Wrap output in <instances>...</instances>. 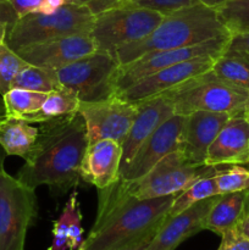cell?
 <instances>
[{
    "label": "cell",
    "mask_w": 249,
    "mask_h": 250,
    "mask_svg": "<svg viewBox=\"0 0 249 250\" xmlns=\"http://www.w3.org/2000/svg\"><path fill=\"white\" fill-rule=\"evenodd\" d=\"M176 195L138 199L122 180L99 189L97 217L77 250H121L151 239L165 221Z\"/></svg>",
    "instance_id": "obj_1"
},
{
    "label": "cell",
    "mask_w": 249,
    "mask_h": 250,
    "mask_svg": "<svg viewBox=\"0 0 249 250\" xmlns=\"http://www.w3.org/2000/svg\"><path fill=\"white\" fill-rule=\"evenodd\" d=\"M87 146V129L80 112L42 122L36 144L16 178L34 190L48 186L56 192H67L81 178Z\"/></svg>",
    "instance_id": "obj_2"
},
{
    "label": "cell",
    "mask_w": 249,
    "mask_h": 250,
    "mask_svg": "<svg viewBox=\"0 0 249 250\" xmlns=\"http://www.w3.org/2000/svg\"><path fill=\"white\" fill-rule=\"evenodd\" d=\"M222 37L232 34L219 19L216 10L198 2L165 15L149 36L122 46L115 58L120 65H126L153 51L186 48Z\"/></svg>",
    "instance_id": "obj_3"
},
{
    "label": "cell",
    "mask_w": 249,
    "mask_h": 250,
    "mask_svg": "<svg viewBox=\"0 0 249 250\" xmlns=\"http://www.w3.org/2000/svg\"><path fill=\"white\" fill-rule=\"evenodd\" d=\"M165 93L172 102L175 115L183 116L195 111L242 116L249 102V90L216 77L210 70Z\"/></svg>",
    "instance_id": "obj_4"
},
{
    "label": "cell",
    "mask_w": 249,
    "mask_h": 250,
    "mask_svg": "<svg viewBox=\"0 0 249 250\" xmlns=\"http://www.w3.org/2000/svg\"><path fill=\"white\" fill-rule=\"evenodd\" d=\"M93 23L94 15L87 7L67 2L53 14L33 12L17 19L9 27L5 43L16 51L61 37L90 33Z\"/></svg>",
    "instance_id": "obj_5"
},
{
    "label": "cell",
    "mask_w": 249,
    "mask_h": 250,
    "mask_svg": "<svg viewBox=\"0 0 249 250\" xmlns=\"http://www.w3.org/2000/svg\"><path fill=\"white\" fill-rule=\"evenodd\" d=\"M163 15L148 9L119 6L94 16L90 37L97 50L115 56L122 46L144 39L155 29Z\"/></svg>",
    "instance_id": "obj_6"
},
{
    "label": "cell",
    "mask_w": 249,
    "mask_h": 250,
    "mask_svg": "<svg viewBox=\"0 0 249 250\" xmlns=\"http://www.w3.org/2000/svg\"><path fill=\"white\" fill-rule=\"evenodd\" d=\"M34 192L0 170V250H24L27 232L38 214Z\"/></svg>",
    "instance_id": "obj_7"
},
{
    "label": "cell",
    "mask_w": 249,
    "mask_h": 250,
    "mask_svg": "<svg viewBox=\"0 0 249 250\" xmlns=\"http://www.w3.org/2000/svg\"><path fill=\"white\" fill-rule=\"evenodd\" d=\"M120 63L106 51H94L56 70L61 87L75 93L81 102H99L116 94L115 78Z\"/></svg>",
    "instance_id": "obj_8"
},
{
    "label": "cell",
    "mask_w": 249,
    "mask_h": 250,
    "mask_svg": "<svg viewBox=\"0 0 249 250\" xmlns=\"http://www.w3.org/2000/svg\"><path fill=\"white\" fill-rule=\"evenodd\" d=\"M211 168L214 167L190 165L177 150L159 161L143 177L129 182L122 180V182L127 192L133 197L138 199H154L180 194Z\"/></svg>",
    "instance_id": "obj_9"
},
{
    "label": "cell",
    "mask_w": 249,
    "mask_h": 250,
    "mask_svg": "<svg viewBox=\"0 0 249 250\" xmlns=\"http://www.w3.org/2000/svg\"><path fill=\"white\" fill-rule=\"evenodd\" d=\"M231 38L232 37H222V38L211 39V41L204 42L197 45L186 46V48L153 51L126 65H120L116 78H115L116 94L128 88L137 81L153 75L168 66L182 62V61L198 58V56H217L219 58L228 48Z\"/></svg>",
    "instance_id": "obj_10"
},
{
    "label": "cell",
    "mask_w": 249,
    "mask_h": 250,
    "mask_svg": "<svg viewBox=\"0 0 249 250\" xmlns=\"http://www.w3.org/2000/svg\"><path fill=\"white\" fill-rule=\"evenodd\" d=\"M137 111V103L116 94L99 102H81L78 112L84 120L88 144L104 139L124 143Z\"/></svg>",
    "instance_id": "obj_11"
},
{
    "label": "cell",
    "mask_w": 249,
    "mask_h": 250,
    "mask_svg": "<svg viewBox=\"0 0 249 250\" xmlns=\"http://www.w3.org/2000/svg\"><path fill=\"white\" fill-rule=\"evenodd\" d=\"M216 59L217 56H198V58L168 66L153 75L137 81L136 83L116 95L132 103L142 102L155 95H160L182 84L190 78L197 77L211 70Z\"/></svg>",
    "instance_id": "obj_12"
},
{
    "label": "cell",
    "mask_w": 249,
    "mask_h": 250,
    "mask_svg": "<svg viewBox=\"0 0 249 250\" xmlns=\"http://www.w3.org/2000/svg\"><path fill=\"white\" fill-rule=\"evenodd\" d=\"M186 116L173 115L166 120L151 136L145 139L131 163L120 173L119 178L136 181L148 173L165 156L178 150L180 137Z\"/></svg>",
    "instance_id": "obj_13"
},
{
    "label": "cell",
    "mask_w": 249,
    "mask_h": 250,
    "mask_svg": "<svg viewBox=\"0 0 249 250\" xmlns=\"http://www.w3.org/2000/svg\"><path fill=\"white\" fill-rule=\"evenodd\" d=\"M97 51L90 33L73 34L19 49L16 53L29 65L59 70Z\"/></svg>",
    "instance_id": "obj_14"
},
{
    "label": "cell",
    "mask_w": 249,
    "mask_h": 250,
    "mask_svg": "<svg viewBox=\"0 0 249 250\" xmlns=\"http://www.w3.org/2000/svg\"><path fill=\"white\" fill-rule=\"evenodd\" d=\"M137 105H138V111L134 117L133 124L124 143L121 144L122 158L120 173L128 166L145 139L151 136L166 120L175 115V107L166 93L137 102Z\"/></svg>",
    "instance_id": "obj_15"
},
{
    "label": "cell",
    "mask_w": 249,
    "mask_h": 250,
    "mask_svg": "<svg viewBox=\"0 0 249 250\" xmlns=\"http://www.w3.org/2000/svg\"><path fill=\"white\" fill-rule=\"evenodd\" d=\"M229 117L222 112L209 111H195L186 116L178 151L190 165L205 166L209 146Z\"/></svg>",
    "instance_id": "obj_16"
},
{
    "label": "cell",
    "mask_w": 249,
    "mask_h": 250,
    "mask_svg": "<svg viewBox=\"0 0 249 250\" xmlns=\"http://www.w3.org/2000/svg\"><path fill=\"white\" fill-rule=\"evenodd\" d=\"M249 164V121L229 117L208 150L205 166L219 167Z\"/></svg>",
    "instance_id": "obj_17"
},
{
    "label": "cell",
    "mask_w": 249,
    "mask_h": 250,
    "mask_svg": "<svg viewBox=\"0 0 249 250\" xmlns=\"http://www.w3.org/2000/svg\"><path fill=\"white\" fill-rule=\"evenodd\" d=\"M215 198L216 195L192 205L175 216L166 217L145 250H176L186 239L203 231V220Z\"/></svg>",
    "instance_id": "obj_18"
},
{
    "label": "cell",
    "mask_w": 249,
    "mask_h": 250,
    "mask_svg": "<svg viewBox=\"0 0 249 250\" xmlns=\"http://www.w3.org/2000/svg\"><path fill=\"white\" fill-rule=\"evenodd\" d=\"M122 158V146L111 139L88 144L81 164V178L98 189L117 181Z\"/></svg>",
    "instance_id": "obj_19"
},
{
    "label": "cell",
    "mask_w": 249,
    "mask_h": 250,
    "mask_svg": "<svg viewBox=\"0 0 249 250\" xmlns=\"http://www.w3.org/2000/svg\"><path fill=\"white\" fill-rule=\"evenodd\" d=\"M249 212V189L217 194L203 220V229L221 237L233 229Z\"/></svg>",
    "instance_id": "obj_20"
},
{
    "label": "cell",
    "mask_w": 249,
    "mask_h": 250,
    "mask_svg": "<svg viewBox=\"0 0 249 250\" xmlns=\"http://www.w3.org/2000/svg\"><path fill=\"white\" fill-rule=\"evenodd\" d=\"M39 134V127L22 119L5 117L0 124V146L6 155L26 159L33 149Z\"/></svg>",
    "instance_id": "obj_21"
},
{
    "label": "cell",
    "mask_w": 249,
    "mask_h": 250,
    "mask_svg": "<svg viewBox=\"0 0 249 250\" xmlns=\"http://www.w3.org/2000/svg\"><path fill=\"white\" fill-rule=\"evenodd\" d=\"M216 77L249 90V53L227 48L211 67Z\"/></svg>",
    "instance_id": "obj_22"
},
{
    "label": "cell",
    "mask_w": 249,
    "mask_h": 250,
    "mask_svg": "<svg viewBox=\"0 0 249 250\" xmlns=\"http://www.w3.org/2000/svg\"><path fill=\"white\" fill-rule=\"evenodd\" d=\"M81 100L78 99L77 95L70 89L62 87L48 93L41 109L27 115L23 120L31 124H42L49 120L78 112Z\"/></svg>",
    "instance_id": "obj_23"
},
{
    "label": "cell",
    "mask_w": 249,
    "mask_h": 250,
    "mask_svg": "<svg viewBox=\"0 0 249 250\" xmlns=\"http://www.w3.org/2000/svg\"><path fill=\"white\" fill-rule=\"evenodd\" d=\"M216 171L217 167L211 168L209 172L203 175L202 177L197 178L192 185L188 186L180 194L176 195L166 217L175 216V215L185 211L186 209L202 202V200L220 194L219 189H217L216 178H215Z\"/></svg>",
    "instance_id": "obj_24"
},
{
    "label": "cell",
    "mask_w": 249,
    "mask_h": 250,
    "mask_svg": "<svg viewBox=\"0 0 249 250\" xmlns=\"http://www.w3.org/2000/svg\"><path fill=\"white\" fill-rule=\"evenodd\" d=\"M11 88L32 90L39 93H50L60 89L61 84L59 82L56 70L53 68L39 67L34 65H27L22 68L12 82Z\"/></svg>",
    "instance_id": "obj_25"
},
{
    "label": "cell",
    "mask_w": 249,
    "mask_h": 250,
    "mask_svg": "<svg viewBox=\"0 0 249 250\" xmlns=\"http://www.w3.org/2000/svg\"><path fill=\"white\" fill-rule=\"evenodd\" d=\"M48 93L32 92V90L11 88L2 95L5 117L7 119H22L27 115L41 109Z\"/></svg>",
    "instance_id": "obj_26"
},
{
    "label": "cell",
    "mask_w": 249,
    "mask_h": 250,
    "mask_svg": "<svg viewBox=\"0 0 249 250\" xmlns=\"http://www.w3.org/2000/svg\"><path fill=\"white\" fill-rule=\"evenodd\" d=\"M215 10L232 36L249 33V0H227Z\"/></svg>",
    "instance_id": "obj_27"
},
{
    "label": "cell",
    "mask_w": 249,
    "mask_h": 250,
    "mask_svg": "<svg viewBox=\"0 0 249 250\" xmlns=\"http://www.w3.org/2000/svg\"><path fill=\"white\" fill-rule=\"evenodd\" d=\"M77 190H73L59 219L54 222L53 242L48 250H68V232L73 215L80 210Z\"/></svg>",
    "instance_id": "obj_28"
},
{
    "label": "cell",
    "mask_w": 249,
    "mask_h": 250,
    "mask_svg": "<svg viewBox=\"0 0 249 250\" xmlns=\"http://www.w3.org/2000/svg\"><path fill=\"white\" fill-rule=\"evenodd\" d=\"M27 65L28 63L6 43L0 45V95L1 97L11 89V84L17 73Z\"/></svg>",
    "instance_id": "obj_29"
},
{
    "label": "cell",
    "mask_w": 249,
    "mask_h": 250,
    "mask_svg": "<svg viewBox=\"0 0 249 250\" xmlns=\"http://www.w3.org/2000/svg\"><path fill=\"white\" fill-rule=\"evenodd\" d=\"M215 178L220 194L249 189V170L241 165H232L222 170L217 168Z\"/></svg>",
    "instance_id": "obj_30"
},
{
    "label": "cell",
    "mask_w": 249,
    "mask_h": 250,
    "mask_svg": "<svg viewBox=\"0 0 249 250\" xmlns=\"http://www.w3.org/2000/svg\"><path fill=\"white\" fill-rule=\"evenodd\" d=\"M198 0H121L120 6H131L156 11L163 16L173 11L198 4Z\"/></svg>",
    "instance_id": "obj_31"
},
{
    "label": "cell",
    "mask_w": 249,
    "mask_h": 250,
    "mask_svg": "<svg viewBox=\"0 0 249 250\" xmlns=\"http://www.w3.org/2000/svg\"><path fill=\"white\" fill-rule=\"evenodd\" d=\"M217 250H249V239L239 234L236 229H229L221 236Z\"/></svg>",
    "instance_id": "obj_32"
},
{
    "label": "cell",
    "mask_w": 249,
    "mask_h": 250,
    "mask_svg": "<svg viewBox=\"0 0 249 250\" xmlns=\"http://www.w3.org/2000/svg\"><path fill=\"white\" fill-rule=\"evenodd\" d=\"M67 2L83 5L87 7L93 15L102 14L114 7H119L121 4V0H67Z\"/></svg>",
    "instance_id": "obj_33"
},
{
    "label": "cell",
    "mask_w": 249,
    "mask_h": 250,
    "mask_svg": "<svg viewBox=\"0 0 249 250\" xmlns=\"http://www.w3.org/2000/svg\"><path fill=\"white\" fill-rule=\"evenodd\" d=\"M7 1L16 12L17 17L21 19L28 14L38 12L43 0H7Z\"/></svg>",
    "instance_id": "obj_34"
},
{
    "label": "cell",
    "mask_w": 249,
    "mask_h": 250,
    "mask_svg": "<svg viewBox=\"0 0 249 250\" xmlns=\"http://www.w3.org/2000/svg\"><path fill=\"white\" fill-rule=\"evenodd\" d=\"M17 15L7 0H0V22H6L10 26L17 21Z\"/></svg>",
    "instance_id": "obj_35"
},
{
    "label": "cell",
    "mask_w": 249,
    "mask_h": 250,
    "mask_svg": "<svg viewBox=\"0 0 249 250\" xmlns=\"http://www.w3.org/2000/svg\"><path fill=\"white\" fill-rule=\"evenodd\" d=\"M228 48L238 49V50H243L249 53V33L232 36L228 44Z\"/></svg>",
    "instance_id": "obj_36"
},
{
    "label": "cell",
    "mask_w": 249,
    "mask_h": 250,
    "mask_svg": "<svg viewBox=\"0 0 249 250\" xmlns=\"http://www.w3.org/2000/svg\"><path fill=\"white\" fill-rule=\"evenodd\" d=\"M65 4H67V0H43L38 12H42V14H53V12L58 11Z\"/></svg>",
    "instance_id": "obj_37"
},
{
    "label": "cell",
    "mask_w": 249,
    "mask_h": 250,
    "mask_svg": "<svg viewBox=\"0 0 249 250\" xmlns=\"http://www.w3.org/2000/svg\"><path fill=\"white\" fill-rule=\"evenodd\" d=\"M234 229H236V231L239 234H242L247 239H249V212L238 222V225Z\"/></svg>",
    "instance_id": "obj_38"
},
{
    "label": "cell",
    "mask_w": 249,
    "mask_h": 250,
    "mask_svg": "<svg viewBox=\"0 0 249 250\" xmlns=\"http://www.w3.org/2000/svg\"><path fill=\"white\" fill-rule=\"evenodd\" d=\"M200 4L205 5L208 7H211V9H216L220 5H222L224 2H226L227 0H198Z\"/></svg>",
    "instance_id": "obj_39"
},
{
    "label": "cell",
    "mask_w": 249,
    "mask_h": 250,
    "mask_svg": "<svg viewBox=\"0 0 249 250\" xmlns=\"http://www.w3.org/2000/svg\"><path fill=\"white\" fill-rule=\"evenodd\" d=\"M10 24L6 22H0V45L5 43V39H6L7 31H9Z\"/></svg>",
    "instance_id": "obj_40"
},
{
    "label": "cell",
    "mask_w": 249,
    "mask_h": 250,
    "mask_svg": "<svg viewBox=\"0 0 249 250\" xmlns=\"http://www.w3.org/2000/svg\"><path fill=\"white\" fill-rule=\"evenodd\" d=\"M151 239H153V238H151ZM151 239H146V241L141 242V243L136 244V246H132V247H129V248L121 249V250H145L146 247H148V244L150 243Z\"/></svg>",
    "instance_id": "obj_41"
},
{
    "label": "cell",
    "mask_w": 249,
    "mask_h": 250,
    "mask_svg": "<svg viewBox=\"0 0 249 250\" xmlns=\"http://www.w3.org/2000/svg\"><path fill=\"white\" fill-rule=\"evenodd\" d=\"M242 116H243L244 119H247L249 121V102H248V104L246 105V109H244L243 115H242Z\"/></svg>",
    "instance_id": "obj_42"
},
{
    "label": "cell",
    "mask_w": 249,
    "mask_h": 250,
    "mask_svg": "<svg viewBox=\"0 0 249 250\" xmlns=\"http://www.w3.org/2000/svg\"><path fill=\"white\" fill-rule=\"evenodd\" d=\"M2 161H4V159L0 158V170H1V168H4V165H2Z\"/></svg>",
    "instance_id": "obj_43"
},
{
    "label": "cell",
    "mask_w": 249,
    "mask_h": 250,
    "mask_svg": "<svg viewBox=\"0 0 249 250\" xmlns=\"http://www.w3.org/2000/svg\"><path fill=\"white\" fill-rule=\"evenodd\" d=\"M5 119V116L4 117H0V124H1V121H2V120H4Z\"/></svg>",
    "instance_id": "obj_44"
}]
</instances>
